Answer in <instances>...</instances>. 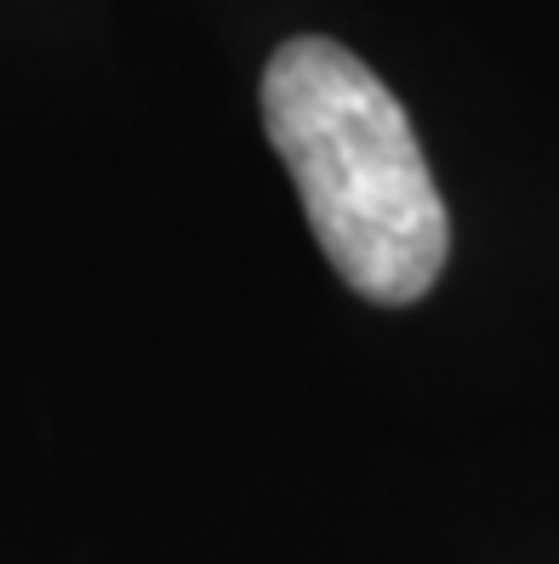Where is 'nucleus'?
Here are the masks:
<instances>
[{
  "label": "nucleus",
  "mask_w": 559,
  "mask_h": 564,
  "mask_svg": "<svg viewBox=\"0 0 559 564\" xmlns=\"http://www.w3.org/2000/svg\"><path fill=\"white\" fill-rule=\"evenodd\" d=\"M262 126L332 269L366 303H417L445 269L451 217L400 97L348 46L298 35L262 69Z\"/></svg>",
  "instance_id": "obj_1"
}]
</instances>
